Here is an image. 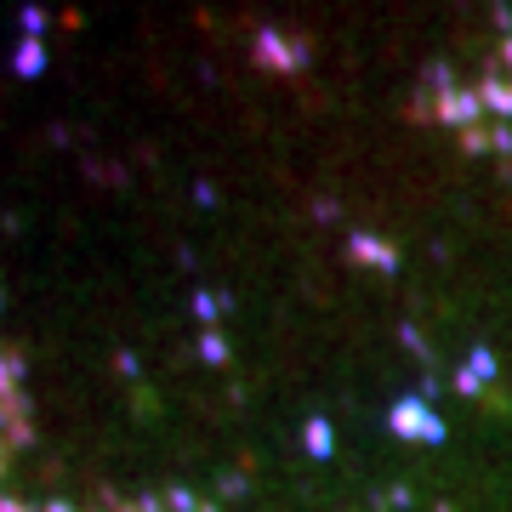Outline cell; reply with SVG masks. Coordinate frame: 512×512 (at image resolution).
<instances>
[{"mask_svg": "<svg viewBox=\"0 0 512 512\" xmlns=\"http://www.w3.org/2000/svg\"><path fill=\"white\" fill-rule=\"evenodd\" d=\"M256 63L262 69H291V63H308V46L302 40H285L279 29H262L256 35Z\"/></svg>", "mask_w": 512, "mask_h": 512, "instance_id": "obj_2", "label": "cell"}, {"mask_svg": "<svg viewBox=\"0 0 512 512\" xmlns=\"http://www.w3.org/2000/svg\"><path fill=\"white\" fill-rule=\"evenodd\" d=\"M46 512H69V507H57V501H52V507H46Z\"/></svg>", "mask_w": 512, "mask_h": 512, "instance_id": "obj_8", "label": "cell"}, {"mask_svg": "<svg viewBox=\"0 0 512 512\" xmlns=\"http://www.w3.org/2000/svg\"><path fill=\"white\" fill-rule=\"evenodd\" d=\"M348 251H353V262H370V268H393V251H387L382 239H370V234H353V239H348Z\"/></svg>", "mask_w": 512, "mask_h": 512, "instance_id": "obj_3", "label": "cell"}, {"mask_svg": "<svg viewBox=\"0 0 512 512\" xmlns=\"http://www.w3.org/2000/svg\"><path fill=\"white\" fill-rule=\"evenodd\" d=\"M0 512H29V507H18V501H6V495H0Z\"/></svg>", "mask_w": 512, "mask_h": 512, "instance_id": "obj_7", "label": "cell"}, {"mask_svg": "<svg viewBox=\"0 0 512 512\" xmlns=\"http://www.w3.org/2000/svg\"><path fill=\"white\" fill-rule=\"evenodd\" d=\"M12 69H18V74H40V69H46V46H40V40H23L18 52H12Z\"/></svg>", "mask_w": 512, "mask_h": 512, "instance_id": "obj_4", "label": "cell"}, {"mask_svg": "<svg viewBox=\"0 0 512 512\" xmlns=\"http://www.w3.org/2000/svg\"><path fill=\"white\" fill-rule=\"evenodd\" d=\"M308 450H313L319 461L336 450V433H330V421H325V416H313V421H308Z\"/></svg>", "mask_w": 512, "mask_h": 512, "instance_id": "obj_5", "label": "cell"}, {"mask_svg": "<svg viewBox=\"0 0 512 512\" xmlns=\"http://www.w3.org/2000/svg\"><path fill=\"white\" fill-rule=\"evenodd\" d=\"M387 421H393V433H399V439H427V444H439V439H444L439 416H433V410H427L421 399H399Z\"/></svg>", "mask_w": 512, "mask_h": 512, "instance_id": "obj_1", "label": "cell"}, {"mask_svg": "<svg viewBox=\"0 0 512 512\" xmlns=\"http://www.w3.org/2000/svg\"><path fill=\"white\" fill-rule=\"evenodd\" d=\"M200 359H211V365H222V359H228V342H222L217 330H211V336L200 342Z\"/></svg>", "mask_w": 512, "mask_h": 512, "instance_id": "obj_6", "label": "cell"}]
</instances>
